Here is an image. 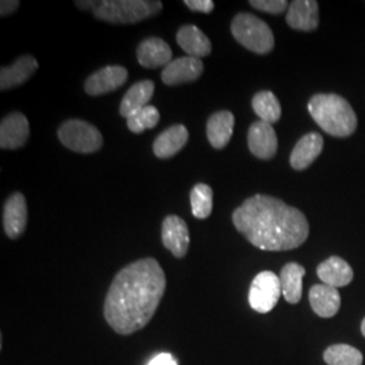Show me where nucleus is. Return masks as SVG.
<instances>
[{
    "label": "nucleus",
    "mask_w": 365,
    "mask_h": 365,
    "mask_svg": "<svg viewBox=\"0 0 365 365\" xmlns=\"http://www.w3.org/2000/svg\"><path fill=\"white\" fill-rule=\"evenodd\" d=\"M167 288L165 274L153 257L134 261L114 277L106 295V321L122 336L144 329L156 313Z\"/></svg>",
    "instance_id": "1"
},
{
    "label": "nucleus",
    "mask_w": 365,
    "mask_h": 365,
    "mask_svg": "<svg viewBox=\"0 0 365 365\" xmlns=\"http://www.w3.org/2000/svg\"><path fill=\"white\" fill-rule=\"evenodd\" d=\"M235 229L249 242L267 252L299 248L307 240L310 226L306 215L282 199L259 195L248 197L233 211Z\"/></svg>",
    "instance_id": "2"
},
{
    "label": "nucleus",
    "mask_w": 365,
    "mask_h": 365,
    "mask_svg": "<svg viewBox=\"0 0 365 365\" xmlns=\"http://www.w3.org/2000/svg\"><path fill=\"white\" fill-rule=\"evenodd\" d=\"M307 108L317 125L333 137H349L357 128L352 106L336 93L314 95Z\"/></svg>",
    "instance_id": "3"
},
{
    "label": "nucleus",
    "mask_w": 365,
    "mask_h": 365,
    "mask_svg": "<svg viewBox=\"0 0 365 365\" xmlns=\"http://www.w3.org/2000/svg\"><path fill=\"white\" fill-rule=\"evenodd\" d=\"M163 10L161 1L152 0H105L99 1L98 7L92 11L99 21L130 25L152 18Z\"/></svg>",
    "instance_id": "4"
},
{
    "label": "nucleus",
    "mask_w": 365,
    "mask_h": 365,
    "mask_svg": "<svg viewBox=\"0 0 365 365\" xmlns=\"http://www.w3.org/2000/svg\"><path fill=\"white\" fill-rule=\"evenodd\" d=\"M232 34L238 43L250 52L267 54L274 49V37L271 27L252 14L235 15L232 22Z\"/></svg>",
    "instance_id": "5"
},
{
    "label": "nucleus",
    "mask_w": 365,
    "mask_h": 365,
    "mask_svg": "<svg viewBox=\"0 0 365 365\" xmlns=\"http://www.w3.org/2000/svg\"><path fill=\"white\" fill-rule=\"evenodd\" d=\"M61 144L76 153H95L103 146V137L93 125L81 119H69L58 129Z\"/></svg>",
    "instance_id": "6"
},
{
    "label": "nucleus",
    "mask_w": 365,
    "mask_h": 365,
    "mask_svg": "<svg viewBox=\"0 0 365 365\" xmlns=\"http://www.w3.org/2000/svg\"><path fill=\"white\" fill-rule=\"evenodd\" d=\"M280 279L271 271H264L257 274L249 288V304L260 314L272 312L282 295Z\"/></svg>",
    "instance_id": "7"
},
{
    "label": "nucleus",
    "mask_w": 365,
    "mask_h": 365,
    "mask_svg": "<svg viewBox=\"0 0 365 365\" xmlns=\"http://www.w3.org/2000/svg\"><path fill=\"white\" fill-rule=\"evenodd\" d=\"M129 78L128 69L120 66H108L96 71L86 80L84 90L91 96H101L120 88Z\"/></svg>",
    "instance_id": "8"
},
{
    "label": "nucleus",
    "mask_w": 365,
    "mask_h": 365,
    "mask_svg": "<svg viewBox=\"0 0 365 365\" xmlns=\"http://www.w3.org/2000/svg\"><path fill=\"white\" fill-rule=\"evenodd\" d=\"M161 240L170 253L182 259L190 248V230L185 221L178 215H168L163 221Z\"/></svg>",
    "instance_id": "9"
},
{
    "label": "nucleus",
    "mask_w": 365,
    "mask_h": 365,
    "mask_svg": "<svg viewBox=\"0 0 365 365\" xmlns=\"http://www.w3.org/2000/svg\"><path fill=\"white\" fill-rule=\"evenodd\" d=\"M203 63L200 58L184 56L176 60H172L168 66L164 68L161 73V80L167 86H179L185 83H192L202 76Z\"/></svg>",
    "instance_id": "10"
},
{
    "label": "nucleus",
    "mask_w": 365,
    "mask_h": 365,
    "mask_svg": "<svg viewBox=\"0 0 365 365\" xmlns=\"http://www.w3.org/2000/svg\"><path fill=\"white\" fill-rule=\"evenodd\" d=\"M248 145L253 156L261 160H269L277 152V135L272 125L257 120L250 125L248 130Z\"/></svg>",
    "instance_id": "11"
},
{
    "label": "nucleus",
    "mask_w": 365,
    "mask_h": 365,
    "mask_svg": "<svg viewBox=\"0 0 365 365\" xmlns=\"http://www.w3.org/2000/svg\"><path fill=\"white\" fill-rule=\"evenodd\" d=\"M27 225L26 199L21 192H14L3 207V229L11 240L25 233Z\"/></svg>",
    "instance_id": "12"
},
{
    "label": "nucleus",
    "mask_w": 365,
    "mask_h": 365,
    "mask_svg": "<svg viewBox=\"0 0 365 365\" xmlns=\"http://www.w3.org/2000/svg\"><path fill=\"white\" fill-rule=\"evenodd\" d=\"M30 135L29 120L22 113H11L0 123V148L19 149L26 144Z\"/></svg>",
    "instance_id": "13"
},
{
    "label": "nucleus",
    "mask_w": 365,
    "mask_h": 365,
    "mask_svg": "<svg viewBox=\"0 0 365 365\" xmlns=\"http://www.w3.org/2000/svg\"><path fill=\"white\" fill-rule=\"evenodd\" d=\"M288 26L299 31H313L319 25V7L315 0H294L289 3Z\"/></svg>",
    "instance_id": "14"
},
{
    "label": "nucleus",
    "mask_w": 365,
    "mask_h": 365,
    "mask_svg": "<svg viewBox=\"0 0 365 365\" xmlns=\"http://www.w3.org/2000/svg\"><path fill=\"white\" fill-rule=\"evenodd\" d=\"M324 138L318 133H309L303 135L291 152L289 164L294 170H303L309 168L317 157L322 153Z\"/></svg>",
    "instance_id": "15"
},
{
    "label": "nucleus",
    "mask_w": 365,
    "mask_h": 365,
    "mask_svg": "<svg viewBox=\"0 0 365 365\" xmlns=\"http://www.w3.org/2000/svg\"><path fill=\"white\" fill-rule=\"evenodd\" d=\"M38 69V63L33 56H22L11 66H3L0 71V90L7 91L22 86Z\"/></svg>",
    "instance_id": "16"
},
{
    "label": "nucleus",
    "mask_w": 365,
    "mask_h": 365,
    "mask_svg": "<svg viewBox=\"0 0 365 365\" xmlns=\"http://www.w3.org/2000/svg\"><path fill=\"white\" fill-rule=\"evenodd\" d=\"M138 63L148 69L167 66L172 61V49L161 38H146L137 48Z\"/></svg>",
    "instance_id": "17"
},
{
    "label": "nucleus",
    "mask_w": 365,
    "mask_h": 365,
    "mask_svg": "<svg viewBox=\"0 0 365 365\" xmlns=\"http://www.w3.org/2000/svg\"><path fill=\"white\" fill-rule=\"evenodd\" d=\"M318 277L324 284L339 288L348 286L353 280V269L351 265L337 256H331L321 262L317 268Z\"/></svg>",
    "instance_id": "18"
},
{
    "label": "nucleus",
    "mask_w": 365,
    "mask_h": 365,
    "mask_svg": "<svg viewBox=\"0 0 365 365\" xmlns=\"http://www.w3.org/2000/svg\"><path fill=\"white\" fill-rule=\"evenodd\" d=\"M176 41L179 46L190 57L202 58L209 56L212 51L209 37L195 25H185L180 27L176 34Z\"/></svg>",
    "instance_id": "19"
},
{
    "label": "nucleus",
    "mask_w": 365,
    "mask_h": 365,
    "mask_svg": "<svg viewBox=\"0 0 365 365\" xmlns=\"http://www.w3.org/2000/svg\"><path fill=\"white\" fill-rule=\"evenodd\" d=\"M188 130L184 125L170 126L160 133L153 143V152L158 158H170L178 155L188 141Z\"/></svg>",
    "instance_id": "20"
},
{
    "label": "nucleus",
    "mask_w": 365,
    "mask_h": 365,
    "mask_svg": "<svg viewBox=\"0 0 365 365\" xmlns=\"http://www.w3.org/2000/svg\"><path fill=\"white\" fill-rule=\"evenodd\" d=\"M314 313L322 318H331L339 313L341 297L339 289L327 284H315L309 292Z\"/></svg>",
    "instance_id": "21"
},
{
    "label": "nucleus",
    "mask_w": 365,
    "mask_h": 365,
    "mask_svg": "<svg viewBox=\"0 0 365 365\" xmlns=\"http://www.w3.org/2000/svg\"><path fill=\"white\" fill-rule=\"evenodd\" d=\"M235 115L230 111L214 113L207 120V138L212 148L223 149L230 143L235 130Z\"/></svg>",
    "instance_id": "22"
},
{
    "label": "nucleus",
    "mask_w": 365,
    "mask_h": 365,
    "mask_svg": "<svg viewBox=\"0 0 365 365\" xmlns=\"http://www.w3.org/2000/svg\"><path fill=\"white\" fill-rule=\"evenodd\" d=\"M155 93V83L152 80H143L131 86L125 93L119 107V114L123 118L130 117L137 111L143 110L150 102Z\"/></svg>",
    "instance_id": "23"
},
{
    "label": "nucleus",
    "mask_w": 365,
    "mask_h": 365,
    "mask_svg": "<svg viewBox=\"0 0 365 365\" xmlns=\"http://www.w3.org/2000/svg\"><path fill=\"white\" fill-rule=\"evenodd\" d=\"M304 274H306V269L297 262H288L283 267L279 279L282 284L283 297L288 303L297 304L302 299Z\"/></svg>",
    "instance_id": "24"
},
{
    "label": "nucleus",
    "mask_w": 365,
    "mask_h": 365,
    "mask_svg": "<svg viewBox=\"0 0 365 365\" xmlns=\"http://www.w3.org/2000/svg\"><path fill=\"white\" fill-rule=\"evenodd\" d=\"M252 107L260 118V120L269 125L276 123L282 117V106L279 103V99L274 96V92H257L252 99Z\"/></svg>",
    "instance_id": "25"
},
{
    "label": "nucleus",
    "mask_w": 365,
    "mask_h": 365,
    "mask_svg": "<svg viewBox=\"0 0 365 365\" xmlns=\"http://www.w3.org/2000/svg\"><path fill=\"white\" fill-rule=\"evenodd\" d=\"M324 360L327 365H361L363 354L351 345L337 344L327 348Z\"/></svg>",
    "instance_id": "26"
},
{
    "label": "nucleus",
    "mask_w": 365,
    "mask_h": 365,
    "mask_svg": "<svg viewBox=\"0 0 365 365\" xmlns=\"http://www.w3.org/2000/svg\"><path fill=\"white\" fill-rule=\"evenodd\" d=\"M190 200H191L192 215L197 220L209 218L212 211V190L210 185L205 182L196 184L191 191Z\"/></svg>",
    "instance_id": "27"
},
{
    "label": "nucleus",
    "mask_w": 365,
    "mask_h": 365,
    "mask_svg": "<svg viewBox=\"0 0 365 365\" xmlns=\"http://www.w3.org/2000/svg\"><path fill=\"white\" fill-rule=\"evenodd\" d=\"M126 120H128V128L131 133L141 134L148 129L156 128L160 120V113L155 106L149 105L130 115Z\"/></svg>",
    "instance_id": "28"
},
{
    "label": "nucleus",
    "mask_w": 365,
    "mask_h": 365,
    "mask_svg": "<svg viewBox=\"0 0 365 365\" xmlns=\"http://www.w3.org/2000/svg\"><path fill=\"white\" fill-rule=\"evenodd\" d=\"M249 4L259 11L274 15L284 13L287 7H289L286 0H250Z\"/></svg>",
    "instance_id": "29"
},
{
    "label": "nucleus",
    "mask_w": 365,
    "mask_h": 365,
    "mask_svg": "<svg viewBox=\"0 0 365 365\" xmlns=\"http://www.w3.org/2000/svg\"><path fill=\"white\" fill-rule=\"evenodd\" d=\"M184 4L196 13L211 14L214 10V1L212 0H185Z\"/></svg>",
    "instance_id": "30"
},
{
    "label": "nucleus",
    "mask_w": 365,
    "mask_h": 365,
    "mask_svg": "<svg viewBox=\"0 0 365 365\" xmlns=\"http://www.w3.org/2000/svg\"><path fill=\"white\" fill-rule=\"evenodd\" d=\"M148 365H179L170 353H160L155 356Z\"/></svg>",
    "instance_id": "31"
},
{
    "label": "nucleus",
    "mask_w": 365,
    "mask_h": 365,
    "mask_svg": "<svg viewBox=\"0 0 365 365\" xmlns=\"http://www.w3.org/2000/svg\"><path fill=\"white\" fill-rule=\"evenodd\" d=\"M18 7H19L18 0H3L0 3V14H1V16H9L15 13L18 10Z\"/></svg>",
    "instance_id": "32"
},
{
    "label": "nucleus",
    "mask_w": 365,
    "mask_h": 365,
    "mask_svg": "<svg viewBox=\"0 0 365 365\" xmlns=\"http://www.w3.org/2000/svg\"><path fill=\"white\" fill-rule=\"evenodd\" d=\"M78 9L81 10H95L99 4V1H76Z\"/></svg>",
    "instance_id": "33"
},
{
    "label": "nucleus",
    "mask_w": 365,
    "mask_h": 365,
    "mask_svg": "<svg viewBox=\"0 0 365 365\" xmlns=\"http://www.w3.org/2000/svg\"><path fill=\"white\" fill-rule=\"evenodd\" d=\"M361 333H363V336L365 337V318L364 321H363V324H361Z\"/></svg>",
    "instance_id": "34"
}]
</instances>
